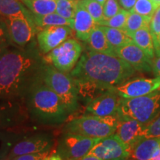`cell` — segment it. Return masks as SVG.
Returning a JSON list of instances; mask_svg holds the SVG:
<instances>
[{"mask_svg": "<svg viewBox=\"0 0 160 160\" xmlns=\"http://www.w3.org/2000/svg\"><path fill=\"white\" fill-rule=\"evenodd\" d=\"M159 8L153 0H137L134 7L130 12H135L144 17H153L155 11Z\"/></svg>", "mask_w": 160, "mask_h": 160, "instance_id": "obj_30", "label": "cell"}, {"mask_svg": "<svg viewBox=\"0 0 160 160\" xmlns=\"http://www.w3.org/2000/svg\"><path fill=\"white\" fill-rule=\"evenodd\" d=\"M7 160H13L12 159H7Z\"/></svg>", "mask_w": 160, "mask_h": 160, "instance_id": "obj_45", "label": "cell"}, {"mask_svg": "<svg viewBox=\"0 0 160 160\" xmlns=\"http://www.w3.org/2000/svg\"><path fill=\"white\" fill-rule=\"evenodd\" d=\"M118 121L117 115L106 117L85 115L68 123L65 126V132L92 139H102L115 134Z\"/></svg>", "mask_w": 160, "mask_h": 160, "instance_id": "obj_6", "label": "cell"}, {"mask_svg": "<svg viewBox=\"0 0 160 160\" xmlns=\"http://www.w3.org/2000/svg\"><path fill=\"white\" fill-rule=\"evenodd\" d=\"M46 159H47V158H46ZM46 159H45V160H46Z\"/></svg>", "mask_w": 160, "mask_h": 160, "instance_id": "obj_47", "label": "cell"}, {"mask_svg": "<svg viewBox=\"0 0 160 160\" xmlns=\"http://www.w3.org/2000/svg\"><path fill=\"white\" fill-rule=\"evenodd\" d=\"M9 39L0 37V59L5 54V52L8 50V48L9 45Z\"/></svg>", "mask_w": 160, "mask_h": 160, "instance_id": "obj_37", "label": "cell"}, {"mask_svg": "<svg viewBox=\"0 0 160 160\" xmlns=\"http://www.w3.org/2000/svg\"><path fill=\"white\" fill-rule=\"evenodd\" d=\"M73 22V31H75L76 37L79 40L87 42L97 23L87 10L80 3L79 0H78Z\"/></svg>", "mask_w": 160, "mask_h": 160, "instance_id": "obj_17", "label": "cell"}, {"mask_svg": "<svg viewBox=\"0 0 160 160\" xmlns=\"http://www.w3.org/2000/svg\"><path fill=\"white\" fill-rule=\"evenodd\" d=\"M143 137L160 138V115L146 126Z\"/></svg>", "mask_w": 160, "mask_h": 160, "instance_id": "obj_32", "label": "cell"}, {"mask_svg": "<svg viewBox=\"0 0 160 160\" xmlns=\"http://www.w3.org/2000/svg\"><path fill=\"white\" fill-rule=\"evenodd\" d=\"M115 54L129 63L137 71H152L153 60L134 42L115 49Z\"/></svg>", "mask_w": 160, "mask_h": 160, "instance_id": "obj_15", "label": "cell"}, {"mask_svg": "<svg viewBox=\"0 0 160 160\" xmlns=\"http://www.w3.org/2000/svg\"><path fill=\"white\" fill-rule=\"evenodd\" d=\"M45 61L35 51L8 50L0 59V99L11 103L25 100L42 82Z\"/></svg>", "mask_w": 160, "mask_h": 160, "instance_id": "obj_1", "label": "cell"}, {"mask_svg": "<svg viewBox=\"0 0 160 160\" xmlns=\"http://www.w3.org/2000/svg\"><path fill=\"white\" fill-rule=\"evenodd\" d=\"M136 70L117 55L93 51L84 52L70 75L80 82H88L108 91L128 80Z\"/></svg>", "mask_w": 160, "mask_h": 160, "instance_id": "obj_2", "label": "cell"}, {"mask_svg": "<svg viewBox=\"0 0 160 160\" xmlns=\"http://www.w3.org/2000/svg\"><path fill=\"white\" fill-rule=\"evenodd\" d=\"M73 29L69 26L54 25L43 28L37 33V42L40 51L48 53L52 50L68 39Z\"/></svg>", "mask_w": 160, "mask_h": 160, "instance_id": "obj_13", "label": "cell"}, {"mask_svg": "<svg viewBox=\"0 0 160 160\" xmlns=\"http://www.w3.org/2000/svg\"><path fill=\"white\" fill-rule=\"evenodd\" d=\"M160 113V91L134 98H120L118 119H130L147 126Z\"/></svg>", "mask_w": 160, "mask_h": 160, "instance_id": "obj_4", "label": "cell"}, {"mask_svg": "<svg viewBox=\"0 0 160 160\" xmlns=\"http://www.w3.org/2000/svg\"><path fill=\"white\" fill-rule=\"evenodd\" d=\"M88 154L102 160H128V147L116 134L99 139L93 145Z\"/></svg>", "mask_w": 160, "mask_h": 160, "instance_id": "obj_9", "label": "cell"}, {"mask_svg": "<svg viewBox=\"0 0 160 160\" xmlns=\"http://www.w3.org/2000/svg\"><path fill=\"white\" fill-rule=\"evenodd\" d=\"M22 3L34 15L43 16L54 13L57 8L56 0H22Z\"/></svg>", "mask_w": 160, "mask_h": 160, "instance_id": "obj_24", "label": "cell"}, {"mask_svg": "<svg viewBox=\"0 0 160 160\" xmlns=\"http://www.w3.org/2000/svg\"><path fill=\"white\" fill-rule=\"evenodd\" d=\"M117 0H107L103 5L104 19H108L115 16L121 9Z\"/></svg>", "mask_w": 160, "mask_h": 160, "instance_id": "obj_33", "label": "cell"}, {"mask_svg": "<svg viewBox=\"0 0 160 160\" xmlns=\"http://www.w3.org/2000/svg\"><path fill=\"white\" fill-rule=\"evenodd\" d=\"M79 2L91 15L97 25L104 20L103 5L98 2L97 0H79Z\"/></svg>", "mask_w": 160, "mask_h": 160, "instance_id": "obj_31", "label": "cell"}, {"mask_svg": "<svg viewBox=\"0 0 160 160\" xmlns=\"http://www.w3.org/2000/svg\"><path fill=\"white\" fill-rule=\"evenodd\" d=\"M97 1L98 2H99L100 4H101V5H105V2L107 1V0H97Z\"/></svg>", "mask_w": 160, "mask_h": 160, "instance_id": "obj_42", "label": "cell"}, {"mask_svg": "<svg viewBox=\"0 0 160 160\" xmlns=\"http://www.w3.org/2000/svg\"><path fill=\"white\" fill-rule=\"evenodd\" d=\"M158 90H159V91H160V88H159V89H158Z\"/></svg>", "mask_w": 160, "mask_h": 160, "instance_id": "obj_46", "label": "cell"}, {"mask_svg": "<svg viewBox=\"0 0 160 160\" xmlns=\"http://www.w3.org/2000/svg\"><path fill=\"white\" fill-rule=\"evenodd\" d=\"M146 125L134 119H119L115 134L122 142L129 147L143 137Z\"/></svg>", "mask_w": 160, "mask_h": 160, "instance_id": "obj_16", "label": "cell"}, {"mask_svg": "<svg viewBox=\"0 0 160 160\" xmlns=\"http://www.w3.org/2000/svg\"><path fill=\"white\" fill-rule=\"evenodd\" d=\"M160 88V77L154 79L136 78L128 79L121 85L111 88L120 98H134L145 96Z\"/></svg>", "mask_w": 160, "mask_h": 160, "instance_id": "obj_10", "label": "cell"}, {"mask_svg": "<svg viewBox=\"0 0 160 160\" xmlns=\"http://www.w3.org/2000/svg\"><path fill=\"white\" fill-rule=\"evenodd\" d=\"M0 37L11 40L9 37L7 25H6L5 22L2 17H0Z\"/></svg>", "mask_w": 160, "mask_h": 160, "instance_id": "obj_35", "label": "cell"}, {"mask_svg": "<svg viewBox=\"0 0 160 160\" xmlns=\"http://www.w3.org/2000/svg\"><path fill=\"white\" fill-rule=\"evenodd\" d=\"M130 14V11L125 10L122 8L119 11L113 16V17L108 19H104L102 21L99 22L97 25L102 26H107L110 28H114L124 29L125 26L126 21Z\"/></svg>", "mask_w": 160, "mask_h": 160, "instance_id": "obj_29", "label": "cell"}, {"mask_svg": "<svg viewBox=\"0 0 160 160\" xmlns=\"http://www.w3.org/2000/svg\"><path fill=\"white\" fill-rule=\"evenodd\" d=\"M160 147V138L142 137L129 147V159L149 160Z\"/></svg>", "mask_w": 160, "mask_h": 160, "instance_id": "obj_18", "label": "cell"}, {"mask_svg": "<svg viewBox=\"0 0 160 160\" xmlns=\"http://www.w3.org/2000/svg\"><path fill=\"white\" fill-rule=\"evenodd\" d=\"M0 17H2V16H1V15H0Z\"/></svg>", "mask_w": 160, "mask_h": 160, "instance_id": "obj_48", "label": "cell"}, {"mask_svg": "<svg viewBox=\"0 0 160 160\" xmlns=\"http://www.w3.org/2000/svg\"><path fill=\"white\" fill-rule=\"evenodd\" d=\"M119 99L120 97L113 90H108L88 102L86 115L97 117L117 115Z\"/></svg>", "mask_w": 160, "mask_h": 160, "instance_id": "obj_14", "label": "cell"}, {"mask_svg": "<svg viewBox=\"0 0 160 160\" xmlns=\"http://www.w3.org/2000/svg\"><path fill=\"white\" fill-rule=\"evenodd\" d=\"M152 72L156 77H160V56L157 57L153 61V65H152Z\"/></svg>", "mask_w": 160, "mask_h": 160, "instance_id": "obj_38", "label": "cell"}, {"mask_svg": "<svg viewBox=\"0 0 160 160\" xmlns=\"http://www.w3.org/2000/svg\"><path fill=\"white\" fill-rule=\"evenodd\" d=\"M149 160H160V147L154 152Z\"/></svg>", "mask_w": 160, "mask_h": 160, "instance_id": "obj_40", "label": "cell"}, {"mask_svg": "<svg viewBox=\"0 0 160 160\" xmlns=\"http://www.w3.org/2000/svg\"><path fill=\"white\" fill-rule=\"evenodd\" d=\"M25 102L31 119L42 125H59L70 115L59 96L43 82L31 89L25 98Z\"/></svg>", "mask_w": 160, "mask_h": 160, "instance_id": "obj_3", "label": "cell"}, {"mask_svg": "<svg viewBox=\"0 0 160 160\" xmlns=\"http://www.w3.org/2000/svg\"><path fill=\"white\" fill-rule=\"evenodd\" d=\"M102 28L105 32L106 38L113 50L132 42L133 39L123 29L114 28L107 26H102Z\"/></svg>", "mask_w": 160, "mask_h": 160, "instance_id": "obj_22", "label": "cell"}, {"mask_svg": "<svg viewBox=\"0 0 160 160\" xmlns=\"http://www.w3.org/2000/svg\"><path fill=\"white\" fill-rule=\"evenodd\" d=\"M82 48L77 40L68 39L44 57L46 63L52 64L60 71L68 73L74 68L81 57Z\"/></svg>", "mask_w": 160, "mask_h": 160, "instance_id": "obj_7", "label": "cell"}, {"mask_svg": "<svg viewBox=\"0 0 160 160\" xmlns=\"http://www.w3.org/2000/svg\"><path fill=\"white\" fill-rule=\"evenodd\" d=\"M53 145V137L51 133H37L16 144L10 152L8 159L30 153L50 151Z\"/></svg>", "mask_w": 160, "mask_h": 160, "instance_id": "obj_11", "label": "cell"}, {"mask_svg": "<svg viewBox=\"0 0 160 160\" xmlns=\"http://www.w3.org/2000/svg\"><path fill=\"white\" fill-rule=\"evenodd\" d=\"M49 151L42 152V153H30V154H25L13 158V160H45L48 157Z\"/></svg>", "mask_w": 160, "mask_h": 160, "instance_id": "obj_34", "label": "cell"}, {"mask_svg": "<svg viewBox=\"0 0 160 160\" xmlns=\"http://www.w3.org/2000/svg\"><path fill=\"white\" fill-rule=\"evenodd\" d=\"M98 140L65 132L58 141L57 153L63 160H80L88 154Z\"/></svg>", "mask_w": 160, "mask_h": 160, "instance_id": "obj_8", "label": "cell"}, {"mask_svg": "<svg viewBox=\"0 0 160 160\" xmlns=\"http://www.w3.org/2000/svg\"><path fill=\"white\" fill-rule=\"evenodd\" d=\"M135 44L145 52L148 57L153 60L155 57V50L149 25L145 26L130 35Z\"/></svg>", "mask_w": 160, "mask_h": 160, "instance_id": "obj_21", "label": "cell"}, {"mask_svg": "<svg viewBox=\"0 0 160 160\" xmlns=\"http://www.w3.org/2000/svg\"><path fill=\"white\" fill-rule=\"evenodd\" d=\"M0 15L4 18L20 17L33 20V13L31 14L17 0H0Z\"/></svg>", "mask_w": 160, "mask_h": 160, "instance_id": "obj_20", "label": "cell"}, {"mask_svg": "<svg viewBox=\"0 0 160 160\" xmlns=\"http://www.w3.org/2000/svg\"><path fill=\"white\" fill-rule=\"evenodd\" d=\"M56 13L68 19H73L78 0H56Z\"/></svg>", "mask_w": 160, "mask_h": 160, "instance_id": "obj_28", "label": "cell"}, {"mask_svg": "<svg viewBox=\"0 0 160 160\" xmlns=\"http://www.w3.org/2000/svg\"><path fill=\"white\" fill-rule=\"evenodd\" d=\"M151 21V18L144 17L135 12H130L123 30L130 36L142 28L150 25Z\"/></svg>", "mask_w": 160, "mask_h": 160, "instance_id": "obj_25", "label": "cell"}, {"mask_svg": "<svg viewBox=\"0 0 160 160\" xmlns=\"http://www.w3.org/2000/svg\"><path fill=\"white\" fill-rule=\"evenodd\" d=\"M136 2L137 0H119V3L122 6V8L128 11H131L133 9Z\"/></svg>", "mask_w": 160, "mask_h": 160, "instance_id": "obj_36", "label": "cell"}, {"mask_svg": "<svg viewBox=\"0 0 160 160\" xmlns=\"http://www.w3.org/2000/svg\"><path fill=\"white\" fill-rule=\"evenodd\" d=\"M42 82L61 99L69 114L79 107V93L74 79L46 63L42 71Z\"/></svg>", "mask_w": 160, "mask_h": 160, "instance_id": "obj_5", "label": "cell"}, {"mask_svg": "<svg viewBox=\"0 0 160 160\" xmlns=\"http://www.w3.org/2000/svg\"><path fill=\"white\" fill-rule=\"evenodd\" d=\"M46 160H63V159L62 158V157L59 154V153H53V154H51V156H48V157H47V159H46Z\"/></svg>", "mask_w": 160, "mask_h": 160, "instance_id": "obj_39", "label": "cell"}, {"mask_svg": "<svg viewBox=\"0 0 160 160\" xmlns=\"http://www.w3.org/2000/svg\"><path fill=\"white\" fill-rule=\"evenodd\" d=\"M19 106L16 103H9L7 106H0V126L10 125L19 120Z\"/></svg>", "mask_w": 160, "mask_h": 160, "instance_id": "obj_26", "label": "cell"}, {"mask_svg": "<svg viewBox=\"0 0 160 160\" xmlns=\"http://www.w3.org/2000/svg\"><path fill=\"white\" fill-rule=\"evenodd\" d=\"M33 21L36 26L39 28H45L48 26L65 25L73 29V19H68L62 17L57 13H52L43 16L33 14Z\"/></svg>", "mask_w": 160, "mask_h": 160, "instance_id": "obj_23", "label": "cell"}, {"mask_svg": "<svg viewBox=\"0 0 160 160\" xmlns=\"http://www.w3.org/2000/svg\"><path fill=\"white\" fill-rule=\"evenodd\" d=\"M153 2L155 4H157V5L159 7V6H160V0H153Z\"/></svg>", "mask_w": 160, "mask_h": 160, "instance_id": "obj_43", "label": "cell"}, {"mask_svg": "<svg viewBox=\"0 0 160 160\" xmlns=\"http://www.w3.org/2000/svg\"><path fill=\"white\" fill-rule=\"evenodd\" d=\"M80 160H102V159H100L99 158L95 157V156H93V155L88 154V155H86L85 157H84L82 159H81Z\"/></svg>", "mask_w": 160, "mask_h": 160, "instance_id": "obj_41", "label": "cell"}, {"mask_svg": "<svg viewBox=\"0 0 160 160\" xmlns=\"http://www.w3.org/2000/svg\"><path fill=\"white\" fill-rule=\"evenodd\" d=\"M4 20L10 39L19 47H25L34 37L37 28L33 20L20 17H7Z\"/></svg>", "mask_w": 160, "mask_h": 160, "instance_id": "obj_12", "label": "cell"}, {"mask_svg": "<svg viewBox=\"0 0 160 160\" xmlns=\"http://www.w3.org/2000/svg\"><path fill=\"white\" fill-rule=\"evenodd\" d=\"M149 27L154 46L155 54L159 57L160 56V6L152 17Z\"/></svg>", "mask_w": 160, "mask_h": 160, "instance_id": "obj_27", "label": "cell"}, {"mask_svg": "<svg viewBox=\"0 0 160 160\" xmlns=\"http://www.w3.org/2000/svg\"><path fill=\"white\" fill-rule=\"evenodd\" d=\"M17 1H19V2H22V0H17Z\"/></svg>", "mask_w": 160, "mask_h": 160, "instance_id": "obj_44", "label": "cell"}, {"mask_svg": "<svg viewBox=\"0 0 160 160\" xmlns=\"http://www.w3.org/2000/svg\"><path fill=\"white\" fill-rule=\"evenodd\" d=\"M85 42L88 44V50L90 51L116 55L114 50L110 45L106 38L105 32L99 25H96V27L91 31L88 39Z\"/></svg>", "mask_w": 160, "mask_h": 160, "instance_id": "obj_19", "label": "cell"}]
</instances>
